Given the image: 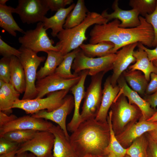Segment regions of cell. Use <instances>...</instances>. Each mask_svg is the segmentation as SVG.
<instances>
[{
  "label": "cell",
  "instance_id": "1",
  "mask_svg": "<svg viewBox=\"0 0 157 157\" xmlns=\"http://www.w3.org/2000/svg\"><path fill=\"white\" fill-rule=\"evenodd\" d=\"M110 139L108 123L91 119L82 122L70 135V143L79 157L105 156Z\"/></svg>",
  "mask_w": 157,
  "mask_h": 157
},
{
  "label": "cell",
  "instance_id": "2",
  "mask_svg": "<svg viewBox=\"0 0 157 157\" xmlns=\"http://www.w3.org/2000/svg\"><path fill=\"white\" fill-rule=\"evenodd\" d=\"M101 14L95 12H89L84 21L79 25L69 29H64L57 37L59 41L56 45L59 51L64 56L73 50L79 47L87 38V29L94 24H102L108 22Z\"/></svg>",
  "mask_w": 157,
  "mask_h": 157
},
{
  "label": "cell",
  "instance_id": "3",
  "mask_svg": "<svg viewBox=\"0 0 157 157\" xmlns=\"http://www.w3.org/2000/svg\"><path fill=\"white\" fill-rule=\"evenodd\" d=\"M112 128L116 135L129 125L142 116V113L136 105L130 104L123 94L117 95L110 107Z\"/></svg>",
  "mask_w": 157,
  "mask_h": 157
},
{
  "label": "cell",
  "instance_id": "4",
  "mask_svg": "<svg viewBox=\"0 0 157 157\" xmlns=\"http://www.w3.org/2000/svg\"><path fill=\"white\" fill-rule=\"evenodd\" d=\"M19 50L21 52L19 58L24 69L26 82V89L22 99H35L37 95L35 87L37 70L45 60V57L39 56L37 53L22 46Z\"/></svg>",
  "mask_w": 157,
  "mask_h": 157
},
{
  "label": "cell",
  "instance_id": "5",
  "mask_svg": "<svg viewBox=\"0 0 157 157\" xmlns=\"http://www.w3.org/2000/svg\"><path fill=\"white\" fill-rule=\"evenodd\" d=\"M69 90H63L50 93L44 98L17 100L13 108L24 110L27 114H33L40 110L51 112L57 109L64 103Z\"/></svg>",
  "mask_w": 157,
  "mask_h": 157
},
{
  "label": "cell",
  "instance_id": "6",
  "mask_svg": "<svg viewBox=\"0 0 157 157\" xmlns=\"http://www.w3.org/2000/svg\"><path fill=\"white\" fill-rule=\"evenodd\" d=\"M105 73L101 72L91 76L90 83L85 92L80 113L81 122L95 118L97 114L102 97V79Z\"/></svg>",
  "mask_w": 157,
  "mask_h": 157
},
{
  "label": "cell",
  "instance_id": "7",
  "mask_svg": "<svg viewBox=\"0 0 157 157\" xmlns=\"http://www.w3.org/2000/svg\"><path fill=\"white\" fill-rule=\"evenodd\" d=\"M116 57V53H111L103 57H89L86 56L81 49L73 61L72 68L76 74L88 69V75L91 76L101 72L106 73L112 70Z\"/></svg>",
  "mask_w": 157,
  "mask_h": 157
},
{
  "label": "cell",
  "instance_id": "8",
  "mask_svg": "<svg viewBox=\"0 0 157 157\" xmlns=\"http://www.w3.org/2000/svg\"><path fill=\"white\" fill-rule=\"evenodd\" d=\"M18 41L21 46L36 53L40 51L47 53L51 51H59L58 46L53 45L54 42L48 37L42 22H38L34 29L25 32L23 36L19 38Z\"/></svg>",
  "mask_w": 157,
  "mask_h": 157
},
{
  "label": "cell",
  "instance_id": "9",
  "mask_svg": "<svg viewBox=\"0 0 157 157\" xmlns=\"http://www.w3.org/2000/svg\"><path fill=\"white\" fill-rule=\"evenodd\" d=\"M55 137L49 130L38 131L28 141L21 144L17 154L30 151L37 157H53Z\"/></svg>",
  "mask_w": 157,
  "mask_h": 157
},
{
  "label": "cell",
  "instance_id": "10",
  "mask_svg": "<svg viewBox=\"0 0 157 157\" xmlns=\"http://www.w3.org/2000/svg\"><path fill=\"white\" fill-rule=\"evenodd\" d=\"M140 24L132 28L118 27V34L125 45L140 43L149 47H152L154 33L152 25L148 23L145 18L139 16Z\"/></svg>",
  "mask_w": 157,
  "mask_h": 157
},
{
  "label": "cell",
  "instance_id": "11",
  "mask_svg": "<svg viewBox=\"0 0 157 157\" xmlns=\"http://www.w3.org/2000/svg\"><path fill=\"white\" fill-rule=\"evenodd\" d=\"M120 21L117 19L102 24H95L90 33L89 43L96 44L104 41L113 43L114 47L111 53H116L120 48L125 46L118 34Z\"/></svg>",
  "mask_w": 157,
  "mask_h": 157
},
{
  "label": "cell",
  "instance_id": "12",
  "mask_svg": "<svg viewBox=\"0 0 157 157\" xmlns=\"http://www.w3.org/2000/svg\"><path fill=\"white\" fill-rule=\"evenodd\" d=\"M14 13L17 14L24 23L43 22L49 10L46 0H19Z\"/></svg>",
  "mask_w": 157,
  "mask_h": 157
},
{
  "label": "cell",
  "instance_id": "13",
  "mask_svg": "<svg viewBox=\"0 0 157 157\" xmlns=\"http://www.w3.org/2000/svg\"><path fill=\"white\" fill-rule=\"evenodd\" d=\"M80 78L79 74L78 76L74 78L66 79L54 73L43 78L37 80L35 83L37 92L35 98H42L46 95L57 91L63 90H70L78 82Z\"/></svg>",
  "mask_w": 157,
  "mask_h": 157
},
{
  "label": "cell",
  "instance_id": "14",
  "mask_svg": "<svg viewBox=\"0 0 157 157\" xmlns=\"http://www.w3.org/2000/svg\"><path fill=\"white\" fill-rule=\"evenodd\" d=\"M53 124L42 119L32 115L17 117L0 126V137L7 132L17 130L49 131Z\"/></svg>",
  "mask_w": 157,
  "mask_h": 157
},
{
  "label": "cell",
  "instance_id": "15",
  "mask_svg": "<svg viewBox=\"0 0 157 157\" xmlns=\"http://www.w3.org/2000/svg\"><path fill=\"white\" fill-rule=\"evenodd\" d=\"M74 108V97L67 95L63 104L54 110L48 112L46 110L39 111L32 115L35 117L50 120L58 124L64 132L67 139L69 140V135L67 129L66 120L67 115Z\"/></svg>",
  "mask_w": 157,
  "mask_h": 157
},
{
  "label": "cell",
  "instance_id": "16",
  "mask_svg": "<svg viewBox=\"0 0 157 157\" xmlns=\"http://www.w3.org/2000/svg\"><path fill=\"white\" fill-rule=\"evenodd\" d=\"M138 44V43H135L125 45L116 53V58L113 64V72L110 76V82L113 86L117 84L118 78L130 65L135 62L136 59L133 53Z\"/></svg>",
  "mask_w": 157,
  "mask_h": 157
},
{
  "label": "cell",
  "instance_id": "17",
  "mask_svg": "<svg viewBox=\"0 0 157 157\" xmlns=\"http://www.w3.org/2000/svg\"><path fill=\"white\" fill-rule=\"evenodd\" d=\"M117 84L120 88L118 95L123 94L128 98L130 104L136 105L141 110L142 115L139 120H147L157 111L138 93L130 88L122 74L118 78Z\"/></svg>",
  "mask_w": 157,
  "mask_h": 157
},
{
  "label": "cell",
  "instance_id": "18",
  "mask_svg": "<svg viewBox=\"0 0 157 157\" xmlns=\"http://www.w3.org/2000/svg\"><path fill=\"white\" fill-rule=\"evenodd\" d=\"M156 122L139 120L128 126L122 132L115 135L121 145L124 148L129 147L136 139L154 129Z\"/></svg>",
  "mask_w": 157,
  "mask_h": 157
},
{
  "label": "cell",
  "instance_id": "19",
  "mask_svg": "<svg viewBox=\"0 0 157 157\" xmlns=\"http://www.w3.org/2000/svg\"><path fill=\"white\" fill-rule=\"evenodd\" d=\"M89 70H83L78 74L80 76L78 82L70 89L74 99V110L72 118L67 125V130L72 133L81 122L80 107L82 99H84L85 91V83Z\"/></svg>",
  "mask_w": 157,
  "mask_h": 157
},
{
  "label": "cell",
  "instance_id": "20",
  "mask_svg": "<svg viewBox=\"0 0 157 157\" xmlns=\"http://www.w3.org/2000/svg\"><path fill=\"white\" fill-rule=\"evenodd\" d=\"M112 8L114 11L111 13L108 14L107 10H105L101 14L108 22L113 19H117L121 21L119 27L122 28H134L140 24L139 16L140 14L136 9H132L129 10L122 9L119 6L117 0L113 2Z\"/></svg>",
  "mask_w": 157,
  "mask_h": 157
},
{
  "label": "cell",
  "instance_id": "21",
  "mask_svg": "<svg viewBox=\"0 0 157 157\" xmlns=\"http://www.w3.org/2000/svg\"><path fill=\"white\" fill-rule=\"evenodd\" d=\"M120 90L117 84L113 86L111 84L110 76L106 79L103 90V94L100 106L95 119L97 121L107 123L108 111L114 102Z\"/></svg>",
  "mask_w": 157,
  "mask_h": 157
},
{
  "label": "cell",
  "instance_id": "22",
  "mask_svg": "<svg viewBox=\"0 0 157 157\" xmlns=\"http://www.w3.org/2000/svg\"><path fill=\"white\" fill-rule=\"evenodd\" d=\"M49 131L55 137L53 149V157H79L64 132L58 125L53 124Z\"/></svg>",
  "mask_w": 157,
  "mask_h": 157
},
{
  "label": "cell",
  "instance_id": "23",
  "mask_svg": "<svg viewBox=\"0 0 157 157\" xmlns=\"http://www.w3.org/2000/svg\"><path fill=\"white\" fill-rule=\"evenodd\" d=\"M75 5L72 3L67 8L61 9L49 18L45 17L43 22L44 28L46 30L49 28L51 29L52 36H57L58 33L63 30V26L67 17Z\"/></svg>",
  "mask_w": 157,
  "mask_h": 157
},
{
  "label": "cell",
  "instance_id": "24",
  "mask_svg": "<svg viewBox=\"0 0 157 157\" xmlns=\"http://www.w3.org/2000/svg\"><path fill=\"white\" fill-rule=\"evenodd\" d=\"M134 51L133 56L136 61L135 63L128 67V70L131 71L139 70L142 72L148 82L150 81L151 73L157 74V67L153 64V62L149 59L146 52L142 48Z\"/></svg>",
  "mask_w": 157,
  "mask_h": 157
},
{
  "label": "cell",
  "instance_id": "25",
  "mask_svg": "<svg viewBox=\"0 0 157 157\" xmlns=\"http://www.w3.org/2000/svg\"><path fill=\"white\" fill-rule=\"evenodd\" d=\"M10 83L20 94L24 93L26 82L23 67L19 58L13 56L10 58Z\"/></svg>",
  "mask_w": 157,
  "mask_h": 157
},
{
  "label": "cell",
  "instance_id": "26",
  "mask_svg": "<svg viewBox=\"0 0 157 157\" xmlns=\"http://www.w3.org/2000/svg\"><path fill=\"white\" fill-rule=\"evenodd\" d=\"M20 94L10 83H5L0 88V111L10 115L14 103L19 99Z\"/></svg>",
  "mask_w": 157,
  "mask_h": 157
},
{
  "label": "cell",
  "instance_id": "27",
  "mask_svg": "<svg viewBox=\"0 0 157 157\" xmlns=\"http://www.w3.org/2000/svg\"><path fill=\"white\" fill-rule=\"evenodd\" d=\"M14 8L10 6L0 5V26L12 36L16 37V31L24 34L25 31L17 23L12 13Z\"/></svg>",
  "mask_w": 157,
  "mask_h": 157
},
{
  "label": "cell",
  "instance_id": "28",
  "mask_svg": "<svg viewBox=\"0 0 157 157\" xmlns=\"http://www.w3.org/2000/svg\"><path fill=\"white\" fill-rule=\"evenodd\" d=\"M47 53V57L44 65L37 72V80L54 73L56 69L64 59V56L59 51H51Z\"/></svg>",
  "mask_w": 157,
  "mask_h": 157
},
{
  "label": "cell",
  "instance_id": "29",
  "mask_svg": "<svg viewBox=\"0 0 157 157\" xmlns=\"http://www.w3.org/2000/svg\"><path fill=\"white\" fill-rule=\"evenodd\" d=\"M122 74L126 83L129 84L132 89L139 95H145L148 83L141 72L128 69L124 71Z\"/></svg>",
  "mask_w": 157,
  "mask_h": 157
},
{
  "label": "cell",
  "instance_id": "30",
  "mask_svg": "<svg viewBox=\"0 0 157 157\" xmlns=\"http://www.w3.org/2000/svg\"><path fill=\"white\" fill-rule=\"evenodd\" d=\"M114 44L110 42L104 41L96 44H83L79 47L87 56L94 58L104 57L111 53Z\"/></svg>",
  "mask_w": 157,
  "mask_h": 157
},
{
  "label": "cell",
  "instance_id": "31",
  "mask_svg": "<svg viewBox=\"0 0 157 157\" xmlns=\"http://www.w3.org/2000/svg\"><path fill=\"white\" fill-rule=\"evenodd\" d=\"M89 12L84 1L78 0L74 9L67 17L64 29L71 28L80 24L85 18Z\"/></svg>",
  "mask_w": 157,
  "mask_h": 157
},
{
  "label": "cell",
  "instance_id": "32",
  "mask_svg": "<svg viewBox=\"0 0 157 157\" xmlns=\"http://www.w3.org/2000/svg\"><path fill=\"white\" fill-rule=\"evenodd\" d=\"M111 114V111L110 110L107 117V121L110 130V139L109 144L105 151V156L123 157L126 154L127 149L121 145L116 138L112 126Z\"/></svg>",
  "mask_w": 157,
  "mask_h": 157
},
{
  "label": "cell",
  "instance_id": "33",
  "mask_svg": "<svg viewBox=\"0 0 157 157\" xmlns=\"http://www.w3.org/2000/svg\"><path fill=\"white\" fill-rule=\"evenodd\" d=\"M81 50L79 47L64 55L63 60L56 69L55 73L66 79H72L78 76V74L72 73L71 69L75 58Z\"/></svg>",
  "mask_w": 157,
  "mask_h": 157
},
{
  "label": "cell",
  "instance_id": "34",
  "mask_svg": "<svg viewBox=\"0 0 157 157\" xmlns=\"http://www.w3.org/2000/svg\"><path fill=\"white\" fill-rule=\"evenodd\" d=\"M145 133L136 139L126 148V154L130 157H147L148 141Z\"/></svg>",
  "mask_w": 157,
  "mask_h": 157
},
{
  "label": "cell",
  "instance_id": "35",
  "mask_svg": "<svg viewBox=\"0 0 157 157\" xmlns=\"http://www.w3.org/2000/svg\"><path fill=\"white\" fill-rule=\"evenodd\" d=\"M37 131L31 130H17L7 132L0 137L21 144L33 138Z\"/></svg>",
  "mask_w": 157,
  "mask_h": 157
},
{
  "label": "cell",
  "instance_id": "36",
  "mask_svg": "<svg viewBox=\"0 0 157 157\" xmlns=\"http://www.w3.org/2000/svg\"><path fill=\"white\" fill-rule=\"evenodd\" d=\"M157 0H131L129 5L133 9H136L140 14L145 17L152 13L155 10Z\"/></svg>",
  "mask_w": 157,
  "mask_h": 157
},
{
  "label": "cell",
  "instance_id": "37",
  "mask_svg": "<svg viewBox=\"0 0 157 157\" xmlns=\"http://www.w3.org/2000/svg\"><path fill=\"white\" fill-rule=\"evenodd\" d=\"M10 58L3 57L0 60V80L6 83L10 81Z\"/></svg>",
  "mask_w": 157,
  "mask_h": 157
},
{
  "label": "cell",
  "instance_id": "38",
  "mask_svg": "<svg viewBox=\"0 0 157 157\" xmlns=\"http://www.w3.org/2000/svg\"><path fill=\"white\" fill-rule=\"evenodd\" d=\"M0 54L3 57L10 58L15 56L19 58L21 52L19 49H17L7 44L0 38Z\"/></svg>",
  "mask_w": 157,
  "mask_h": 157
},
{
  "label": "cell",
  "instance_id": "39",
  "mask_svg": "<svg viewBox=\"0 0 157 157\" xmlns=\"http://www.w3.org/2000/svg\"><path fill=\"white\" fill-rule=\"evenodd\" d=\"M146 21L152 26L154 31V38L152 47H156L157 46V0L155 9L154 12L149 15L145 16Z\"/></svg>",
  "mask_w": 157,
  "mask_h": 157
},
{
  "label": "cell",
  "instance_id": "40",
  "mask_svg": "<svg viewBox=\"0 0 157 157\" xmlns=\"http://www.w3.org/2000/svg\"><path fill=\"white\" fill-rule=\"evenodd\" d=\"M47 6L51 11H57L73 3L72 0H46Z\"/></svg>",
  "mask_w": 157,
  "mask_h": 157
},
{
  "label": "cell",
  "instance_id": "41",
  "mask_svg": "<svg viewBox=\"0 0 157 157\" xmlns=\"http://www.w3.org/2000/svg\"><path fill=\"white\" fill-rule=\"evenodd\" d=\"M20 144L7 140L3 137H0V155L18 148Z\"/></svg>",
  "mask_w": 157,
  "mask_h": 157
},
{
  "label": "cell",
  "instance_id": "42",
  "mask_svg": "<svg viewBox=\"0 0 157 157\" xmlns=\"http://www.w3.org/2000/svg\"><path fill=\"white\" fill-rule=\"evenodd\" d=\"M150 78L151 80L146 88L145 95H150L157 91V74L151 73Z\"/></svg>",
  "mask_w": 157,
  "mask_h": 157
},
{
  "label": "cell",
  "instance_id": "43",
  "mask_svg": "<svg viewBox=\"0 0 157 157\" xmlns=\"http://www.w3.org/2000/svg\"><path fill=\"white\" fill-rule=\"evenodd\" d=\"M148 146L147 157H157V142L150 138L147 134Z\"/></svg>",
  "mask_w": 157,
  "mask_h": 157
},
{
  "label": "cell",
  "instance_id": "44",
  "mask_svg": "<svg viewBox=\"0 0 157 157\" xmlns=\"http://www.w3.org/2000/svg\"><path fill=\"white\" fill-rule=\"evenodd\" d=\"M137 46L142 48L146 52L150 61L152 62L154 60H157V46L153 49L147 48L140 43H138Z\"/></svg>",
  "mask_w": 157,
  "mask_h": 157
},
{
  "label": "cell",
  "instance_id": "45",
  "mask_svg": "<svg viewBox=\"0 0 157 157\" xmlns=\"http://www.w3.org/2000/svg\"><path fill=\"white\" fill-rule=\"evenodd\" d=\"M144 99L149 104L152 108L156 110L157 106V91L152 94L145 95Z\"/></svg>",
  "mask_w": 157,
  "mask_h": 157
},
{
  "label": "cell",
  "instance_id": "46",
  "mask_svg": "<svg viewBox=\"0 0 157 157\" xmlns=\"http://www.w3.org/2000/svg\"><path fill=\"white\" fill-rule=\"evenodd\" d=\"M17 117L14 115L11 114L8 115L0 111V126Z\"/></svg>",
  "mask_w": 157,
  "mask_h": 157
},
{
  "label": "cell",
  "instance_id": "47",
  "mask_svg": "<svg viewBox=\"0 0 157 157\" xmlns=\"http://www.w3.org/2000/svg\"><path fill=\"white\" fill-rule=\"evenodd\" d=\"M155 128L146 133L148 135L154 140L157 142V122Z\"/></svg>",
  "mask_w": 157,
  "mask_h": 157
},
{
  "label": "cell",
  "instance_id": "48",
  "mask_svg": "<svg viewBox=\"0 0 157 157\" xmlns=\"http://www.w3.org/2000/svg\"><path fill=\"white\" fill-rule=\"evenodd\" d=\"M18 148L9 152L0 155V157H15L17 154Z\"/></svg>",
  "mask_w": 157,
  "mask_h": 157
},
{
  "label": "cell",
  "instance_id": "49",
  "mask_svg": "<svg viewBox=\"0 0 157 157\" xmlns=\"http://www.w3.org/2000/svg\"><path fill=\"white\" fill-rule=\"evenodd\" d=\"M32 154H29L25 152L19 154H17L15 157H32Z\"/></svg>",
  "mask_w": 157,
  "mask_h": 157
},
{
  "label": "cell",
  "instance_id": "50",
  "mask_svg": "<svg viewBox=\"0 0 157 157\" xmlns=\"http://www.w3.org/2000/svg\"><path fill=\"white\" fill-rule=\"evenodd\" d=\"M147 121L152 122H157V111Z\"/></svg>",
  "mask_w": 157,
  "mask_h": 157
},
{
  "label": "cell",
  "instance_id": "51",
  "mask_svg": "<svg viewBox=\"0 0 157 157\" xmlns=\"http://www.w3.org/2000/svg\"><path fill=\"white\" fill-rule=\"evenodd\" d=\"M8 1V0H0V5H6V2Z\"/></svg>",
  "mask_w": 157,
  "mask_h": 157
},
{
  "label": "cell",
  "instance_id": "52",
  "mask_svg": "<svg viewBox=\"0 0 157 157\" xmlns=\"http://www.w3.org/2000/svg\"><path fill=\"white\" fill-rule=\"evenodd\" d=\"M5 83H6L4 81L0 80V88L2 87Z\"/></svg>",
  "mask_w": 157,
  "mask_h": 157
},
{
  "label": "cell",
  "instance_id": "53",
  "mask_svg": "<svg viewBox=\"0 0 157 157\" xmlns=\"http://www.w3.org/2000/svg\"><path fill=\"white\" fill-rule=\"evenodd\" d=\"M152 62L154 65L157 67V60H154Z\"/></svg>",
  "mask_w": 157,
  "mask_h": 157
},
{
  "label": "cell",
  "instance_id": "54",
  "mask_svg": "<svg viewBox=\"0 0 157 157\" xmlns=\"http://www.w3.org/2000/svg\"><path fill=\"white\" fill-rule=\"evenodd\" d=\"M83 157H97V156H93L90 155H87Z\"/></svg>",
  "mask_w": 157,
  "mask_h": 157
},
{
  "label": "cell",
  "instance_id": "55",
  "mask_svg": "<svg viewBox=\"0 0 157 157\" xmlns=\"http://www.w3.org/2000/svg\"><path fill=\"white\" fill-rule=\"evenodd\" d=\"M97 157H111L109 156H97Z\"/></svg>",
  "mask_w": 157,
  "mask_h": 157
},
{
  "label": "cell",
  "instance_id": "56",
  "mask_svg": "<svg viewBox=\"0 0 157 157\" xmlns=\"http://www.w3.org/2000/svg\"><path fill=\"white\" fill-rule=\"evenodd\" d=\"M123 157H130L129 156L126 154Z\"/></svg>",
  "mask_w": 157,
  "mask_h": 157
},
{
  "label": "cell",
  "instance_id": "57",
  "mask_svg": "<svg viewBox=\"0 0 157 157\" xmlns=\"http://www.w3.org/2000/svg\"><path fill=\"white\" fill-rule=\"evenodd\" d=\"M32 157H36L34 155H33V154H32Z\"/></svg>",
  "mask_w": 157,
  "mask_h": 157
}]
</instances>
